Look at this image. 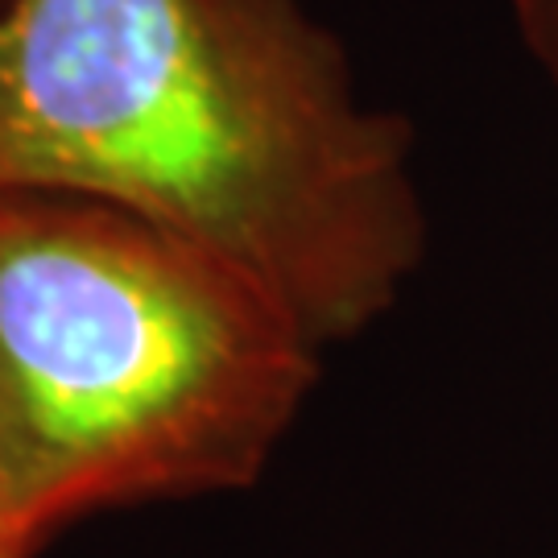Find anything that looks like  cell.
Listing matches in <instances>:
<instances>
[{
	"label": "cell",
	"instance_id": "3957f363",
	"mask_svg": "<svg viewBox=\"0 0 558 558\" xmlns=\"http://www.w3.org/2000/svg\"><path fill=\"white\" fill-rule=\"evenodd\" d=\"M0 558H21L17 550H13V542H9V534H4V525H0Z\"/></svg>",
	"mask_w": 558,
	"mask_h": 558
},
{
	"label": "cell",
	"instance_id": "7a4b0ae2",
	"mask_svg": "<svg viewBox=\"0 0 558 558\" xmlns=\"http://www.w3.org/2000/svg\"><path fill=\"white\" fill-rule=\"evenodd\" d=\"M315 339L257 281L75 195L0 191V525L248 480Z\"/></svg>",
	"mask_w": 558,
	"mask_h": 558
},
{
	"label": "cell",
	"instance_id": "6da1fadb",
	"mask_svg": "<svg viewBox=\"0 0 558 558\" xmlns=\"http://www.w3.org/2000/svg\"><path fill=\"white\" fill-rule=\"evenodd\" d=\"M0 191L154 223L315 343L389 306L418 248L398 129L286 0H9Z\"/></svg>",
	"mask_w": 558,
	"mask_h": 558
}]
</instances>
